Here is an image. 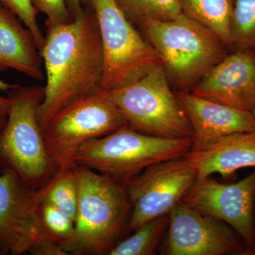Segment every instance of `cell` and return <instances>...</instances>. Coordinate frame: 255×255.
Instances as JSON below:
<instances>
[{
	"mask_svg": "<svg viewBox=\"0 0 255 255\" xmlns=\"http://www.w3.org/2000/svg\"><path fill=\"white\" fill-rule=\"evenodd\" d=\"M48 28L41 52L44 98L38 111L42 130L58 112L102 91L104 54L93 11L82 9L68 23Z\"/></svg>",
	"mask_w": 255,
	"mask_h": 255,
	"instance_id": "1",
	"label": "cell"
},
{
	"mask_svg": "<svg viewBox=\"0 0 255 255\" xmlns=\"http://www.w3.org/2000/svg\"><path fill=\"white\" fill-rule=\"evenodd\" d=\"M79 201L72 239L63 247L68 255H108L119 242L131 214L123 184L78 165Z\"/></svg>",
	"mask_w": 255,
	"mask_h": 255,
	"instance_id": "2",
	"label": "cell"
},
{
	"mask_svg": "<svg viewBox=\"0 0 255 255\" xmlns=\"http://www.w3.org/2000/svg\"><path fill=\"white\" fill-rule=\"evenodd\" d=\"M44 87H17L8 91L10 110L0 130V172L12 170L34 189L48 186L60 172L48 153L38 119Z\"/></svg>",
	"mask_w": 255,
	"mask_h": 255,
	"instance_id": "3",
	"label": "cell"
},
{
	"mask_svg": "<svg viewBox=\"0 0 255 255\" xmlns=\"http://www.w3.org/2000/svg\"><path fill=\"white\" fill-rule=\"evenodd\" d=\"M139 26L178 86L194 85L226 56V45L214 32L182 13L172 20H145Z\"/></svg>",
	"mask_w": 255,
	"mask_h": 255,
	"instance_id": "4",
	"label": "cell"
},
{
	"mask_svg": "<svg viewBox=\"0 0 255 255\" xmlns=\"http://www.w3.org/2000/svg\"><path fill=\"white\" fill-rule=\"evenodd\" d=\"M191 147L190 138L153 136L128 124L85 142L75 155V163L125 185L147 167L183 157Z\"/></svg>",
	"mask_w": 255,
	"mask_h": 255,
	"instance_id": "5",
	"label": "cell"
},
{
	"mask_svg": "<svg viewBox=\"0 0 255 255\" xmlns=\"http://www.w3.org/2000/svg\"><path fill=\"white\" fill-rule=\"evenodd\" d=\"M102 94L138 131L165 138L191 139L190 123L171 90L163 65L130 85Z\"/></svg>",
	"mask_w": 255,
	"mask_h": 255,
	"instance_id": "6",
	"label": "cell"
},
{
	"mask_svg": "<svg viewBox=\"0 0 255 255\" xmlns=\"http://www.w3.org/2000/svg\"><path fill=\"white\" fill-rule=\"evenodd\" d=\"M89 3L97 18L103 48L102 92L130 85L162 65L153 47L115 0H89Z\"/></svg>",
	"mask_w": 255,
	"mask_h": 255,
	"instance_id": "7",
	"label": "cell"
},
{
	"mask_svg": "<svg viewBox=\"0 0 255 255\" xmlns=\"http://www.w3.org/2000/svg\"><path fill=\"white\" fill-rule=\"evenodd\" d=\"M128 125L102 92L64 108L43 129L48 153L60 171L73 168L80 146Z\"/></svg>",
	"mask_w": 255,
	"mask_h": 255,
	"instance_id": "8",
	"label": "cell"
},
{
	"mask_svg": "<svg viewBox=\"0 0 255 255\" xmlns=\"http://www.w3.org/2000/svg\"><path fill=\"white\" fill-rule=\"evenodd\" d=\"M196 179V169L183 156L152 164L130 179L124 185L132 206L127 233L169 214Z\"/></svg>",
	"mask_w": 255,
	"mask_h": 255,
	"instance_id": "9",
	"label": "cell"
},
{
	"mask_svg": "<svg viewBox=\"0 0 255 255\" xmlns=\"http://www.w3.org/2000/svg\"><path fill=\"white\" fill-rule=\"evenodd\" d=\"M182 202L201 214L227 223L255 255V169L232 184L206 177L196 179Z\"/></svg>",
	"mask_w": 255,
	"mask_h": 255,
	"instance_id": "10",
	"label": "cell"
},
{
	"mask_svg": "<svg viewBox=\"0 0 255 255\" xmlns=\"http://www.w3.org/2000/svg\"><path fill=\"white\" fill-rule=\"evenodd\" d=\"M0 172V255L25 254L41 236L40 207L51 182L37 189L14 171Z\"/></svg>",
	"mask_w": 255,
	"mask_h": 255,
	"instance_id": "11",
	"label": "cell"
},
{
	"mask_svg": "<svg viewBox=\"0 0 255 255\" xmlns=\"http://www.w3.org/2000/svg\"><path fill=\"white\" fill-rule=\"evenodd\" d=\"M165 245L169 255H249L248 248L227 223L178 202L169 213Z\"/></svg>",
	"mask_w": 255,
	"mask_h": 255,
	"instance_id": "12",
	"label": "cell"
},
{
	"mask_svg": "<svg viewBox=\"0 0 255 255\" xmlns=\"http://www.w3.org/2000/svg\"><path fill=\"white\" fill-rule=\"evenodd\" d=\"M192 93L251 112L255 104V53L238 50L227 55L203 76Z\"/></svg>",
	"mask_w": 255,
	"mask_h": 255,
	"instance_id": "13",
	"label": "cell"
},
{
	"mask_svg": "<svg viewBox=\"0 0 255 255\" xmlns=\"http://www.w3.org/2000/svg\"><path fill=\"white\" fill-rule=\"evenodd\" d=\"M176 95L192 130L191 150L205 148L234 132L255 130L254 118L249 111L218 103L192 92L181 91Z\"/></svg>",
	"mask_w": 255,
	"mask_h": 255,
	"instance_id": "14",
	"label": "cell"
},
{
	"mask_svg": "<svg viewBox=\"0 0 255 255\" xmlns=\"http://www.w3.org/2000/svg\"><path fill=\"white\" fill-rule=\"evenodd\" d=\"M184 157L196 169L197 179L216 173L228 177L238 169H255V130L226 135L205 148L189 150Z\"/></svg>",
	"mask_w": 255,
	"mask_h": 255,
	"instance_id": "15",
	"label": "cell"
},
{
	"mask_svg": "<svg viewBox=\"0 0 255 255\" xmlns=\"http://www.w3.org/2000/svg\"><path fill=\"white\" fill-rule=\"evenodd\" d=\"M42 59L31 32L0 4V71L11 69L40 81L44 79Z\"/></svg>",
	"mask_w": 255,
	"mask_h": 255,
	"instance_id": "16",
	"label": "cell"
},
{
	"mask_svg": "<svg viewBox=\"0 0 255 255\" xmlns=\"http://www.w3.org/2000/svg\"><path fill=\"white\" fill-rule=\"evenodd\" d=\"M182 12L209 28L228 46L231 40L233 0H178Z\"/></svg>",
	"mask_w": 255,
	"mask_h": 255,
	"instance_id": "17",
	"label": "cell"
},
{
	"mask_svg": "<svg viewBox=\"0 0 255 255\" xmlns=\"http://www.w3.org/2000/svg\"><path fill=\"white\" fill-rule=\"evenodd\" d=\"M168 226L169 214L151 220L132 231L129 237L119 241L108 255H155Z\"/></svg>",
	"mask_w": 255,
	"mask_h": 255,
	"instance_id": "18",
	"label": "cell"
},
{
	"mask_svg": "<svg viewBox=\"0 0 255 255\" xmlns=\"http://www.w3.org/2000/svg\"><path fill=\"white\" fill-rule=\"evenodd\" d=\"M43 200L63 211L75 222L79 201L78 165L60 171L50 183Z\"/></svg>",
	"mask_w": 255,
	"mask_h": 255,
	"instance_id": "19",
	"label": "cell"
},
{
	"mask_svg": "<svg viewBox=\"0 0 255 255\" xmlns=\"http://www.w3.org/2000/svg\"><path fill=\"white\" fill-rule=\"evenodd\" d=\"M132 23L140 25L145 20L167 21L182 14L178 0H115Z\"/></svg>",
	"mask_w": 255,
	"mask_h": 255,
	"instance_id": "20",
	"label": "cell"
},
{
	"mask_svg": "<svg viewBox=\"0 0 255 255\" xmlns=\"http://www.w3.org/2000/svg\"><path fill=\"white\" fill-rule=\"evenodd\" d=\"M231 40L238 50L255 47V0H233Z\"/></svg>",
	"mask_w": 255,
	"mask_h": 255,
	"instance_id": "21",
	"label": "cell"
},
{
	"mask_svg": "<svg viewBox=\"0 0 255 255\" xmlns=\"http://www.w3.org/2000/svg\"><path fill=\"white\" fill-rule=\"evenodd\" d=\"M39 214L41 236L54 240L62 247L73 237L75 221L63 211L43 200Z\"/></svg>",
	"mask_w": 255,
	"mask_h": 255,
	"instance_id": "22",
	"label": "cell"
},
{
	"mask_svg": "<svg viewBox=\"0 0 255 255\" xmlns=\"http://www.w3.org/2000/svg\"><path fill=\"white\" fill-rule=\"evenodd\" d=\"M0 4L18 16L24 26L31 32L40 52L45 43V38L36 21L38 10L33 6L32 0H0Z\"/></svg>",
	"mask_w": 255,
	"mask_h": 255,
	"instance_id": "23",
	"label": "cell"
},
{
	"mask_svg": "<svg viewBox=\"0 0 255 255\" xmlns=\"http://www.w3.org/2000/svg\"><path fill=\"white\" fill-rule=\"evenodd\" d=\"M32 2L38 11L46 15L47 27L68 23L73 18L66 0H32Z\"/></svg>",
	"mask_w": 255,
	"mask_h": 255,
	"instance_id": "24",
	"label": "cell"
},
{
	"mask_svg": "<svg viewBox=\"0 0 255 255\" xmlns=\"http://www.w3.org/2000/svg\"><path fill=\"white\" fill-rule=\"evenodd\" d=\"M28 254L32 255H68L63 247L54 240L41 236L31 247Z\"/></svg>",
	"mask_w": 255,
	"mask_h": 255,
	"instance_id": "25",
	"label": "cell"
},
{
	"mask_svg": "<svg viewBox=\"0 0 255 255\" xmlns=\"http://www.w3.org/2000/svg\"><path fill=\"white\" fill-rule=\"evenodd\" d=\"M10 110V100L8 97L0 95V130L7 122Z\"/></svg>",
	"mask_w": 255,
	"mask_h": 255,
	"instance_id": "26",
	"label": "cell"
},
{
	"mask_svg": "<svg viewBox=\"0 0 255 255\" xmlns=\"http://www.w3.org/2000/svg\"><path fill=\"white\" fill-rule=\"evenodd\" d=\"M66 2L73 17L82 9V0H66Z\"/></svg>",
	"mask_w": 255,
	"mask_h": 255,
	"instance_id": "27",
	"label": "cell"
},
{
	"mask_svg": "<svg viewBox=\"0 0 255 255\" xmlns=\"http://www.w3.org/2000/svg\"><path fill=\"white\" fill-rule=\"evenodd\" d=\"M17 86L18 85H16V84L15 85L14 84H10L0 80V90H1V91L8 92L11 90V89Z\"/></svg>",
	"mask_w": 255,
	"mask_h": 255,
	"instance_id": "28",
	"label": "cell"
},
{
	"mask_svg": "<svg viewBox=\"0 0 255 255\" xmlns=\"http://www.w3.org/2000/svg\"><path fill=\"white\" fill-rule=\"evenodd\" d=\"M252 114H253V118H254L255 123V104L254 107H253V110L251 111Z\"/></svg>",
	"mask_w": 255,
	"mask_h": 255,
	"instance_id": "29",
	"label": "cell"
},
{
	"mask_svg": "<svg viewBox=\"0 0 255 255\" xmlns=\"http://www.w3.org/2000/svg\"></svg>",
	"mask_w": 255,
	"mask_h": 255,
	"instance_id": "30",
	"label": "cell"
}]
</instances>
